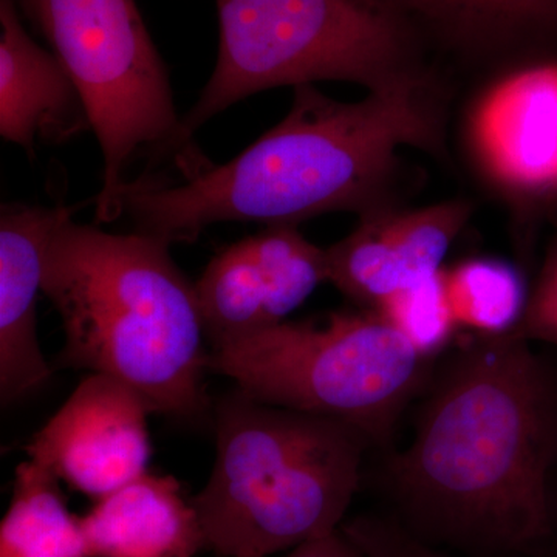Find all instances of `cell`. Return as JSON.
<instances>
[{"instance_id":"1","label":"cell","mask_w":557,"mask_h":557,"mask_svg":"<svg viewBox=\"0 0 557 557\" xmlns=\"http://www.w3.org/2000/svg\"><path fill=\"white\" fill-rule=\"evenodd\" d=\"M557 373L527 341L468 339L392 458L399 505L429 537L487 553L531 552L553 531Z\"/></svg>"},{"instance_id":"2","label":"cell","mask_w":557,"mask_h":557,"mask_svg":"<svg viewBox=\"0 0 557 557\" xmlns=\"http://www.w3.org/2000/svg\"><path fill=\"white\" fill-rule=\"evenodd\" d=\"M293 90L287 116L236 159L186 182L127 190L124 215L137 233L190 244L215 223L296 226L327 212L368 214L381 208L399 149L443 150L442 100L424 73L357 102L314 84Z\"/></svg>"},{"instance_id":"3","label":"cell","mask_w":557,"mask_h":557,"mask_svg":"<svg viewBox=\"0 0 557 557\" xmlns=\"http://www.w3.org/2000/svg\"><path fill=\"white\" fill-rule=\"evenodd\" d=\"M171 244L65 220L46 256L42 295L65 343L53 369L89 370L137 391L150 412L196 420L212 410L196 285Z\"/></svg>"},{"instance_id":"4","label":"cell","mask_w":557,"mask_h":557,"mask_svg":"<svg viewBox=\"0 0 557 557\" xmlns=\"http://www.w3.org/2000/svg\"><path fill=\"white\" fill-rule=\"evenodd\" d=\"M212 412L214 468L190 498L208 548L222 557H269L341 530L370 442L361 431L237 387Z\"/></svg>"},{"instance_id":"5","label":"cell","mask_w":557,"mask_h":557,"mask_svg":"<svg viewBox=\"0 0 557 557\" xmlns=\"http://www.w3.org/2000/svg\"><path fill=\"white\" fill-rule=\"evenodd\" d=\"M67 70L89 112L102 152L97 223L124 215L132 186H149L172 164L178 182L211 166L183 137L170 72L135 0H17Z\"/></svg>"},{"instance_id":"6","label":"cell","mask_w":557,"mask_h":557,"mask_svg":"<svg viewBox=\"0 0 557 557\" xmlns=\"http://www.w3.org/2000/svg\"><path fill=\"white\" fill-rule=\"evenodd\" d=\"M219 53L182 119L189 145L209 120L251 95L317 81L380 89L420 72L417 30L381 0H215Z\"/></svg>"},{"instance_id":"7","label":"cell","mask_w":557,"mask_h":557,"mask_svg":"<svg viewBox=\"0 0 557 557\" xmlns=\"http://www.w3.org/2000/svg\"><path fill=\"white\" fill-rule=\"evenodd\" d=\"M428 359L376 311L282 322L209 350L208 372L269 405L333 418L387 442Z\"/></svg>"},{"instance_id":"8","label":"cell","mask_w":557,"mask_h":557,"mask_svg":"<svg viewBox=\"0 0 557 557\" xmlns=\"http://www.w3.org/2000/svg\"><path fill=\"white\" fill-rule=\"evenodd\" d=\"M324 282L327 249L296 226H267L230 245L194 284L209 350L282 324Z\"/></svg>"},{"instance_id":"9","label":"cell","mask_w":557,"mask_h":557,"mask_svg":"<svg viewBox=\"0 0 557 557\" xmlns=\"http://www.w3.org/2000/svg\"><path fill=\"white\" fill-rule=\"evenodd\" d=\"M149 413L137 391L90 373L25 450L30 460L97 502L148 472Z\"/></svg>"},{"instance_id":"10","label":"cell","mask_w":557,"mask_h":557,"mask_svg":"<svg viewBox=\"0 0 557 557\" xmlns=\"http://www.w3.org/2000/svg\"><path fill=\"white\" fill-rule=\"evenodd\" d=\"M469 145L485 177L528 208L557 203V60L519 65L471 110Z\"/></svg>"},{"instance_id":"11","label":"cell","mask_w":557,"mask_h":557,"mask_svg":"<svg viewBox=\"0 0 557 557\" xmlns=\"http://www.w3.org/2000/svg\"><path fill=\"white\" fill-rule=\"evenodd\" d=\"M471 211L461 200L412 211L373 209L346 239L325 248L329 282L364 310L373 309L442 271Z\"/></svg>"},{"instance_id":"12","label":"cell","mask_w":557,"mask_h":557,"mask_svg":"<svg viewBox=\"0 0 557 557\" xmlns=\"http://www.w3.org/2000/svg\"><path fill=\"white\" fill-rule=\"evenodd\" d=\"M73 209L5 203L0 211V399L10 406L53 375L38 341L47 249Z\"/></svg>"},{"instance_id":"13","label":"cell","mask_w":557,"mask_h":557,"mask_svg":"<svg viewBox=\"0 0 557 557\" xmlns=\"http://www.w3.org/2000/svg\"><path fill=\"white\" fill-rule=\"evenodd\" d=\"M0 135L35 156L38 143L64 145L91 131L78 87L53 51L21 22L17 0H0Z\"/></svg>"},{"instance_id":"14","label":"cell","mask_w":557,"mask_h":557,"mask_svg":"<svg viewBox=\"0 0 557 557\" xmlns=\"http://www.w3.org/2000/svg\"><path fill=\"white\" fill-rule=\"evenodd\" d=\"M79 519L87 557H194L208 548L193 502L171 475L146 472Z\"/></svg>"},{"instance_id":"15","label":"cell","mask_w":557,"mask_h":557,"mask_svg":"<svg viewBox=\"0 0 557 557\" xmlns=\"http://www.w3.org/2000/svg\"><path fill=\"white\" fill-rule=\"evenodd\" d=\"M458 49L498 53L557 39V0H381Z\"/></svg>"},{"instance_id":"16","label":"cell","mask_w":557,"mask_h":557,"mask_svg":"<svg viewBox=\"0 0 557 557\" xmlns=\"http://www.w3.org/2000/svg\"><path fill=\"white\" fill-rule=\"evenodd\" d=\"M0 557H87L81 519L69 511L60 479L38 461L16 468Z\"/></svg>"},{"instance_id":"17","label":"cell","mask_w":557,"mask_h":557,"mask_svg":"<svg viewBox=\"0 0 557 557\" xmlns=\"http://www.w3.org/2000/svg\"><path fill=\"white\" fill-rule=\"evenodd\" d=\"M445 276L458 330L497 338L518 327L530 298L518 267L507 260L474 258L445 270Z\"/></svg>"},{"instance_id":"18","label":"cell","mask_w":557,"mask_h":557,"mask_svg":"<svg viewBox=\"0 0 557 557\" xmlns=\"http://www.w3.org/2000/svg\"><path fill=\"white\" fill-rule=\"evenodd\" d=\"M370 310L376 311L426 359L448 346L458 330L446 288L445 269L420 284L387 296Z\"/></svg>"},{"instance_id":"19","label":"cell","mask_w":557,"mask_h":557,"mask_svg":"<svg viewBox=\"0 0 557 557\" xmlns=\"http://www.w3.org/2000/svg\"><path fill=\"white\" fill-rule=\"evenodd\" d=\"M361 557H454L431 547L401 523L362 516L341 525Z\"/></svg>"},{"instance_id":"20","label":"cell","mask_w":557,"mask_h":557,"mask_svg":"<svg viewBox=\"0 0 557 557\" xmlns=\"http://www.w3.org/2000/svg\"><path fill=\"white\" fill-rule=\"evenodd\" d=\"M507 336L557 347V242L549 247L536 284L530 289L525 313Z\"/></svg>"},{"instance_id":"21","label":"cell","mask_w":557,"mask_h":557,"mask_svg":"<svg viewBox=\"0 0 557 557\" xmlns=\"http://www.w3.org/2000/svg\"><path fill=\"white\" fill-rule=\"evenodd\" d=\"M288 557H361V555L339 530L330 536L299 545Z\"/></svg>"}]
</instances>
